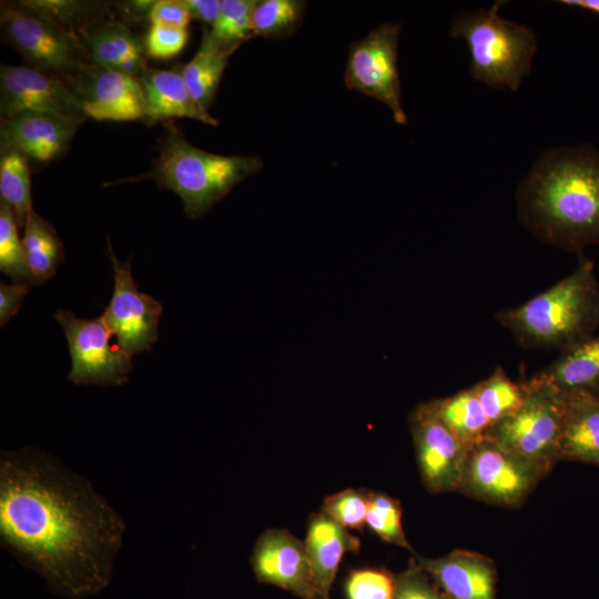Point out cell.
Segmentation results:
<instances>
[{
    "mask_svg": "<svg viewBox=\"0 0 599 599\" xmlns=\"http://www.w3.org/2000/svg\"><path fill=\"white\" fill-rule=\"evenodd\" d=\"M540 476L534 466L486 438L469 449L461 487L486 501L515 506Z\"/></svg>",
    "mask_w": 599,
    "mask_h": 599,
    "instance_id": "cell-12",
    "label": "cell"
},
{
    "mask_svg": "<svg viewBox=\"0 0 599 599\" xmlns=\"http://www.w3.org/2000/svg\"><path fill=\"white\" fill-rule=\"evenodd\" d=\"M368 505L369 491L347 488L325 497L322 512L348 530H363Z\"/></svg>",
    "mask_w": 599,
    "mask_h": 599,
    "instance_id": "cell-32",
    "label": "cell"
},
{
    "mask_svg": "<svg viewBox=\"0 0 599 599\" xmlns=\"http://www.w3.org/2000/svg\"><path fill=\"white\" fill-rule=\"evenodd\" d=\"M396 578L380 568L352 570L345 582L347 599H394Z\"/></svg>",
    "mask_w": 599,
    "mask_h": 599,
    "instance_id": "cell-33",
    "label": "cell"
},
{
    "mask_svg": "<svg viewBox=\"0 0 599 599\" xmlns=\"http://www.w3.org/2000/svg\"><path fill=\"white\" fill-rule=\"evenodd\" d=\"M306 1L264 0L258 1L253 12L255 35L266 39H286L301 27Z\"/></svg>",
    "mask_w": 599,
    "mask_h": 599,
    "instance_id": "cell-28",
    "label": "cell"
},
{
    "mask_svg": "<svg viewBox=\"0 0 599 599\" xmlns=\"http://www.w3.org/2000/svg\"><path fill=\"white\" fill-rule=\"evenodd\" d=\"M263 162L252 155H222L201 150L170 128L148 177L177 194L190 219H199L231 190L257 173Z\"/></svg>",
    "mask_w": 599,
    "mask_h": 599,
    "instance_id": "cell-4",
    "label": "cell"
},
{
    "mask_svg": "<svg viewBox=\"0 0 599 599\" xmlns=\"http://www.w3.org/2000/svg\"><path fill=\"white\" fill-rule=\"evenodd\" d=\"M560 3L581 8L599 14V0H561Z\"/></svg>",
    "mask_w": 599,
    "mask_h": 599,
    "instance_id": "cell-39",
    "label": "cell"
},
{
    "mask_svg": "<svg viewBox=\"0 0 599 599\" xmlns=\"http://www.w3.org/2000/svg\"><path fill=\"white\" fill-rule=\"evenodd\" d=\"M519 217L539 240L579 256L599 245V151L547 150L517 192Z\"/></svg>",
    "mask_w": 599,
    "mask_h": 599,
    "instance_id": "cell-2",
    "label": "cell"
},
{
    "mask_svg": "<svg viewBox=\"0 0 599 599\" xmlns=\"http://www.w3.org/2000/svg\"><path fill=\"white\" fill-rule=\"evenodd\" d=\"M522 385V404L493 426L487 438L542 474L559 459L567 394L534 377Z\"/></svg>",
    "mask_w": 599,
    "mask_h": 599,
    "instance_id": "cell-7",
    "label": "cell"
},
{
    "mask_svg": "<svg viewBox=\"0 0 599 599\" xmlns=\"http://www.w3.org/2000/svg\"><path fill=\"white\" fill-rule=\"evenodd\" d=\"M108 255L111 260L114 287L110 304L101 318L116 338L119 348L129 356L150 351L158 341L159 319L162 304L139 290L130 262H121L108 238Z\"/></svg>",
    "mask_w": 599,
    "mask_h": 599,
    "instance_id": "cell-10",
    "label": "cell"
},
{
    "mask_svg": "<svg viewBox=\"0 0 599 599\" xmlns=\"http://www.w3.org/2000/svg\"><path fill=\"white\" fill-rule=\"evenodd\" d=\"M54 316L63 328L72 359L68 380L101 387L120 386L129 380L132 357L110 343L112 334L101 316L84 319L69 311H58Z\"/></svg>",
    "mask_w": 599,
    "mask_h": 599,
    "instance_id": "cell-9",
    "label": "cell"
},
{
    "mask_svg": "<svg viewBox=\"0 0 599 599\" xmlns=\"http://www.w3.org/2000/svg\"><path fill=\"white\" fill-rule=\"evenodd\" d=\"M81 123L50 114L24 112L1 119V152L14 151L38 162L63 154Z\"/></svg>",
    "mask_w": 599,
    "mask_h": 599,
    "instance_id": "cell-16",
    "label": "cell"
},
{
    "mask_svg": "<svg viewBox=\"0 0 599 599\" xmlns=\"http://www.w3.org/2000/svg\"><path fill=\"white\" fill-rule=\"evenodd\" d=\"M474 386L491 428L514 414L525 398L524 385L510 379L501 367Z\"/></svg>",
    "mask_w": 599,
    "mask_h": 599,
    "instance_id": "cell-27",
    "label": "cell"
},
{
    "mask_svg": "<svg viewBox=\"0 0 599 599\" xmlns=\"http://www.w3.org/2000/svg\"><path fill=\"white\" fill-rule=\"evenodd\" d=\"M139 80L145 101V122L190 118L210 125L219 124V120L203 110L193 99L181 68L148 69Z\"/></svg>",
    "mask_w": 599,
    "mask_h": 599,
    "instance_id": "cell-20",
    "label": "cell"
},
{
    "mask_svg": "<svg viewBox=\"0 0 599 599\" xmlns=\"http://www.w3.org/2000/svg\"><path fill=\"white\" fill-rule=\"evenodd\" d=\"M532 377L565 394L585 392L599 396V335L561 352Z\"/></svg>",
    "mask_w": 599,
    "mask_h": 599,
    "instance_id": "cell-22",
    "label": "cell"
},
{
    "mask_svg": "<svg viewBox=\"0 0 599 599\" xmlns=\"http://www.w3.org/2000/svg\"><path fill=\"white\" fill-rule=\"evenodd\" d=\"M78 37L91 61L100 68L138 79L148 70L144 45L122 22L95 20L83 28Z\"/></svg>",
    "mask_w": 599,
    "mask_h": 599,
    "instance_id": "cell-18",
    "label": "cell"
},
{
    "mask_svg": "<svg viewBox=\"0 0 599 599\" xmlns=\"http://www.w3.org/2000/svg\"><path fill=\"white\" fill-rule=\"evenodd\" d=\"M402 26L384 23L349 45L344 81L347 88L385 104L398 124H406L397 67Z\"/></svg>",
    "mask_w": 599,
    "mask_h": 599,
    "instance_id": "cell-8",
    "label": "cell"
},
{
    "mask_svg": "<svg viewBox=\"0 0 599 599\" xmlns=\"http://www.w3.org/2000/svg\"><path fill=\"white\" fill-rule=\"evenodd\" d=\"M258 1L222 0L217 20L211 28L212 38L225 48L238 49L255 37L253 12Z\"/></svg>",
    "mask_w": 599,
    "mask_h": 599,
    "instance_id": "cell-30",
    "label": "cell"
},
{
    "mask_svg": "<svg viewBox=\"0 0 599 599\" xmlns=\"http://www.w3.org/2000/svg\"><path fill=\"white\" fill-rule=\"evenodd\" d=\"M409 426L425 487L432 493L461 487L470 448L444 423L432 400L414 409Z\"/></svg>",
    "mask_w": 599,
    "mask_h": 599,
    "instance_id": "cell-11",
    "label": "cell"
},
{
    "mask_svg": "<svg viewBox=\"0 0 599 599\" xmlns=\"http://www.w3.org/2000/svg\"><path fill=\"white\" fill-rule=\"evenodd\" d=\"M559 459L599 465V396L567 394Z\"/></svg>",
    "mask_w": 599,
    "mask_h": 599,
    "instance_id": "cell-21",
    "label": "cell"
},
{
    "mask_svg": "<svg viewBox=\"0 0 599 599\" xmlns=\"http://www.w3.org/2000/svg\"><path fill=\"white\" fill-rule=\"evenodd\" d=\"M450 599H495L496 571L489 559L468 551H454L437 559L418 558Z\"/></svg>",
    "mask_w": 599,
    "mask_h": 599,
    "instance_id": "cell-17",
    "label": "cell"
},
{
    "mask_svg": "<svg viewBox=\"0 0 599 599\" xmlns=\"http://www.w3.org/2000/svg\"><path fill=\"white\" fill-rule=\"evenodd\" d=\"M28 284L0 285V325L3 327L20 309L24 296L28 294Z\"/></svg>",
    "mask_w": 599,
    "mask_h": 599,
    "instance_id": "cell-37",
    "label": "cell"
},
{
    "mask_svg": "<svg viewBox=\"0 0 599 599\" xmlns=\"http://www.w3.org/2000/svg\"><path fill=\"white\" fill-rule=\"evenodd\" d=\"M191 18L184 1L160 0L155 1L148 20L151 24L186 29Z\"/></svg>",
    "mask_w": 599,
    "mask_h": 599,
    "instance_id": "cell-36",
    "label": "cell"
},
{
    "mask_svg": "<svg viewBox=\"0 0 599 599\" xmlns=\"http://www.w3.org/2000/svg\"><path fill=\"white\" fill-rule=\"evenodd\" d=\"M502 3L496 1L487 10L458 13L450 35L467 44L469 71L475 80L516 91L531 71L537 39L526 26L500 17Z\"/></svg>",
    "mask_w": 599,
    "mask_h": 599,
    "instance_id": "cell-5",
    "label": "cell"
},
{
    "mask_svg": "<svg viewBox=\"0 0 599 599\" xmlns=\"http://www.w3.org/2000/svg\"><path fill=\"white\" fill-rule=\"evenodd\" d=\"M394 599H450L432 583L427 572L418 565L396 577Z\"/></svg>",
    "mask_w": 599,
    "mask_h": 599,
    "instance_id": "cell-35",
    "label": "cell"
},
{
    "mask_svg": "<svg viewBox=\"0 0 599 599\" xmlns=\"http://www.w3.org/2000/svg\"><path fill=\"white\" fill-rule=\"evenodd\" d=\"M73 92L88 118L97 121L145 120V101L138 78L94 65Z\"/></svg>",
    "mask_w": 599,
    "mask_h": 599,
    "instance_id": "cell-15",
    "label": "cell"
},
{
    "mask_svg": "<svg viewBox=\"0 0 599 599\" xmlns=\"http://www.w3.org/2000/svg\"><path fill=\"white\" fill-rule=\"evenodd\" d=\"M18 227L13 211L0 201V271L14 283L34 285L37 283L28 266Z\"/></svg>",
    "mask_w": 599,
    "mask_h": 599,
    "instance_id": "cell-29",
    "label": "cell"
},
{
    "mask_svg": "<svg viewBox=\"0 0 599 599\" xmlns=\"http://www.w3.org/2000/svg\"><path fill=\"white\" fill-rule=\"evenodd\" d=\"M316 588L331 599V588L346 552H358L359 538L324 512L314 514L304 540Z\"/></svg>",
    "mask_w": 599,
    "mask_h": 599,
    "instance_id": "cell-19",
    "label": "cell"
},
{
    "mask_svg": "<svg viewBox=\"0 0 599 599\" xmlns=\"http://www.w3.org/2000/svg\"><path fill=\"white\" fill-rule=\"evenodd\" d=\"M186 41V29L151 24L144 41L145 53L153 59H172L183 50Z\"/></svg>",
    "mask_w": 599,
    "mask_h": 599,
    "instance_id": "cell-34",
    "label": "cell"
},
{
    "mask_svg": "<svg viewBox=\"0 0 599 599\" xmlns=\"http://www.w3.org/2000/svg\"><path fill=\"white\" fill-rule=\"evenodd\" d=\"M124 532L90 480L50 453L0 451V545L51 593L85 599L106 588Z\"/></svg>",
    "mask_w": 599,
    "mask_h": 599,
    "instance_id": "cell-1",
    "label": "cell"
},
{
    "mask_svg": "<svg viewBox=\"0 0 599 599\" xmlns=\"http://www.w3.org/2000/svg\"><path fill=\"white\" fill-rule=\"evenodd\" d=\"M38 112L83 123L88 116L77 94L58 77L31 67L0 68V114L7 119L19 113Z\"/></svg>",
    "mask_w": 599,
    "mask_h": 599,
    "instance_id": "cell-13",
    "label": "cell"
},
{
    "mask_svg": "<svg viewBox=\"0 0 599 599\" xmlns=\"http://www.w3.org/2000/svg\"><path fill=\"white\" fill-rule=\"evenodd\" d=\"M432 402L444 423L469 448L488 437L491 425L486 417L475 386Z\"/></svg>",
    "mask_w": 599,
    "mask_h": 599,
    "instance_id": "cell-24",
    "label": "cell"
},
{
    "mask_svg": "<svg viewBox=\"0 0 599 599\" xmlns=\"http://www.w3.org/2000/svg\"><path fill=\"white\" fill-rule=\"evenodd\" d=\"M192 18L213 27L221 10L220 0H183Z\"/></svg>",
    "mask_w": 599,
    "mask_h": 599,
    "instance_id": "cell-38",
    "label": "cell"
},
{
    "mask_svg": "<svg viewBox=\"0 0 599 599\" xmlns=\"http://www.w3.org/2000/svg\"><path fill=\"white\" fill-rule=\"evenodd\" d=\"M497 322L526 349H570L599 326V284L591 260L521 305L502 308Z\"/></svg>",
    "mask_w": 599,
    "mask_h": 599,
    "instance_id": "cell-3",
    "label": "cell"
},
{
    "mask_svg": "<svg viewBox=\"0 0 599 599\" xmlns=\"http://www.w3.org/2000/svg\"><path fill=\"white\" fill-rule=\"evenodd\" d=\"M251 566L256 580L301 599H324L315 586L304 542L285 529H268L256 540Z\"/></svg>",
    "mask_w": 599,
    "mask_h": 599,
    "instance_id": "cell-14",
    "label": "cell"
},
{
    "mask_svg": "<svg viewBox=\"0 0 599 599\" xmlns=\"http://www.w3.org/2000/svg\"><path fill=\"white\" fill-rule=\"evenodd\" d=\"M1 30L31 68L58 77L73 91L94 68L81 41L30 1L1 3Z\"/></svg>",
    "mask_w": 599,
    "mask_h": 599,
    "instance_id": "cell-6",
    "label": "cell"
},
{
    "mask_svg": "<svg viewBox=\"0 0 599 599\" xmlns=\"http://www.w3.org/2000/svg\"><path fill=\"white\" fill-rule=\"evenodd\" d=\"M236 48H225L205 30L194 57L181 67L184 81L196 103L209 112L223 72Z\"/></svg>",
    "mask_w": 599,
    "mask_h": 599,
    "instance_id": "cell-23",
    "label": "cell"
},
{
    "mask_svg": "<svg viewBox=\"0 0 599 599\" xmlns=\"http://www.w3.org/2000/svg\"><path fill=\"white\" fill-rule=\"evenodd\" d=\"M28 158L14 152H1L0 194L1 201L13 211L20 229L32 210L31 180Z\"/></svg>",
    "mask_w": 599,
    "mask_h": 599,
    "instance_id": "cell-26",
    "label": "cell"
},
{
    "mask_svg": "<svg viewBox=\"0 0 599 599\" xmlns=\"http://www.w3.org/2000/svg\"><path fill=\"white\" fill-rule=\"evenodd\" d=\"M366 525L382 540L410 549L402 526L400 504L390 496L369 491Z\"/></svg>",
    "mask_w": 599,
    "mask_h": 599,
    "instance_id": "cell-31",
    "label": "cell"
},
{
    "mask_svg": "<svg viewBox=\"0 0 599 599\" xmlns=\"http://www.w3.org/2000/svg\"><path fill=\"white\" fill-rule=\"evenodd\" d=\"M22 244L37 284L52 278L64 258L63 243L54 227L32 211L23 226Z\"/></svg>",
    "mask_w": 599,
    "mask_h": 599,
    "instance_id": "cell-25",
    "label": "cell"
}]
</instances>
